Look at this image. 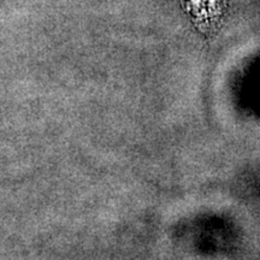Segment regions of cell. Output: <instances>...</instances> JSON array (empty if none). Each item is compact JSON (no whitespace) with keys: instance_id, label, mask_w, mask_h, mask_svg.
<instances>
[{"instance_id":"1","label":"cell","mask_w":260,"mask_h":260,"mask_svg":"<svg viewBox=\"0 0 260 260\" xmlns=\"http://www.w3.org/2000/svg\"><path fill=\"white\" fill-rule=\"evenodd\" d=\"M226 0H184V8L203 31H213L218 28L225 12Z\"/></svg>"}]
</instances>
